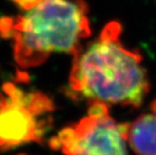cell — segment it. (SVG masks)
Masks as SVG:
<instances>
[{"label": "cell", "mask_w": 156, "mask_h": 155, "mask_svg": "<svg viewBox=\"0 0 156 155\" xmlns=\"http://www.w3.org/2000/svg\"><path fill=\"white\" fill-rule=\"evenodd\" d=\"M122 25L110 21L97 37L74 55L69 95L90 104L101 102L138 108L150 90L143 57L121 41Z\"/></svg>", "instance_id": "cell-1"}, {"label": "cell", "mask_w": 156, "mask_h": 155, "mask_svg": "<svg viewBox=\"0 0 156 155\" xmlns=\"http://www.w3.org/2000/svg\"><path fill=\"white\" fill-rule=\"evenodd\" d=\"M11 1L14 2L22 10L27 11L29 9L34 8L38 3H41L42 0H11Z\"/></svg>", "instance_id": "cell-6"}, {"label": "cell", "mask_w": 156, "mask_h": 155, "mask_svg": "<svg viewBox=\"0 0 156 155\" xmlns=\"http://www.w3.org/2000/svg\"><path fill=\"white\" fill-rule=\"evenodd\" d=\"M54 103L38 91L26 92L13 83L0 88V150L42 142L51 126Z\"/></svg>", "instance_id": "cell-3"}, {"label": "cell", "mask_w": 156, "mask_h": 155, "mask_svg": "<svg viewBox=\"0 0 156 155\" xmlns=\"http://www.w3.org/2000/svg\"><path fill=\"white\" fill-rule=\"evenodd\" d=\"M90 35L83 0H42L23 15L0 18V36L13 41V57L21 68L41 65L51 54L75 55Z\"/></svg>", "instance_id": "cell-2"}, {"label": "cell", "mask_w": 156, "mask_h": 155, "mask_svg": "<svg viewBox=\"0 0 156 155\" xmlns=\"http://www.w3.org/2000/svg\"><path fill=\"white\" fill-rule=\"evenodd\" d=\"M150 108H151L152 112H155V113H156V100H154V101L151 103V106H150Z\"/></svg>", "instance_id": "cell-7"}, {"label": "cell", "mask_w": 156, "mask_h": 155, "mask_svg": "<svg viewBox=\"0 0 156 155\" xmlns=\"http://www.w3.org/2000/svg\"><path fill=\"white\" fill-rule=\"evenodd\" d=\"M120 124L101 102L90 104L88 115L51 138L49 146L65 155H127Z\"/></svg>", "instance_id": "cell-4"}, {"label": "cell", "mask_w": 156, "mask_h": 155, "mask_svg": "<svg viewBox=\"0 0 156 155\" xmlns=\"http://www.w3.org/2000/svg\"><path fill=\"white\" fill-rule=\"evenodd\" d=\"M125 140L137 155H156V113H144L132 123L120 124Z\"/></svg>", "instance_id": "cell-5"}]
</instances>
